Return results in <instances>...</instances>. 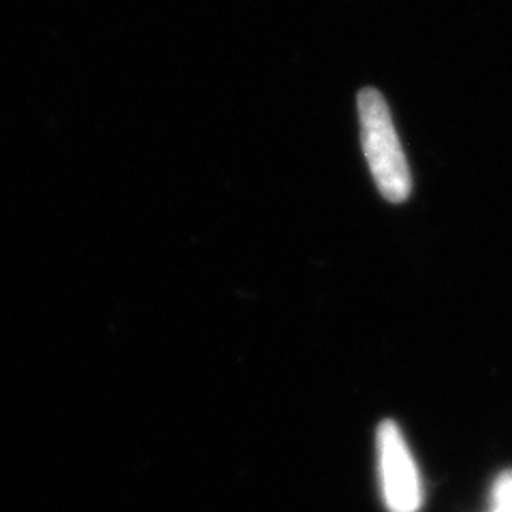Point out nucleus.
<instances>
[{
	"label": "nucleus",
	"mask_w": 512,
	"mask_h": 512,
	"mask_svg": "<svg viewBox=\"0 0 512 512\" xmlns=\"http://www.w3.org/2000/svg\"><path fill=\"white\" fill-rule=\"evenodd\" d=\"M378 457L384 504L389 512H416L423 504L421 476L402 431L393 421L378 427Z\"/></svg>",
	"instance_id": "f03ea898"
},
{
	"label": "nucleus",
	"mask_w": 512,
	"mask_h": 512,
	"mask_svg": "<svg viewBox=\"0 0 512 512\" xmlns=\"http://www.w3.org/2000/svg\"><path fill=\"white\" fill-rule=\"evenodd\" d=\"M357 105L361 118V143L372 178L384 199L402 203L410 197L412 178L387 101L378 90L365 88L359 92Z\"/></svg>",
	"instance_id": "f257e3e1"
},
{
	"label": "nucleus",
	"mask_w": 512,
	"mask_h": 512,
	"mask_svg": "<svg viewBox=\"0 0 512 512\" xmlns=\"http://www.w3.org/2000/svg\"><path fill=\"white\" fill-rule=\"evenodd\" d=\"M491 512H512V472H506L495 480Z\"/></svg>",
	"instance_id": "7ed1b4c3"
}]
</instances>
